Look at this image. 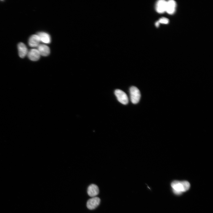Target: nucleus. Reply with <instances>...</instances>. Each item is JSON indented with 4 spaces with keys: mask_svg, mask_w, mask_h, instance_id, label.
Returning <instances> with one entry per match:
<instances>
[{
    "mask_svg": "<svg viewBox=\"0 0 213 213\" xmlns=\"http://www.w3.org/2000/svg\"><path fill=\"white\" fill-rule=\"evenodd\" d=\"M171 186L175 194L180 195L183 192L188 190L190 185L189 182L187 181L174 180L171 183Z\"/></svg>",
    "mask_w": 213,
    "mask_h": 213,
    "instance_id": "f257e3e1",
    "label": "nucleus"
},
{
    "mask_svg": "<svg viewBox=\"0 0 213 213\" xmlns=\"http://www.w3.org/2000/svg\"><path fill=\"white\" fill-rule=\"evenodd\" d=\"M130 93L131 102L133 104L138 103L141 97L140 92L138 88L134 86L131 87L130 89Z\"/></svg>",
    "mask_w": 213,
    "mask_h": 213,
    "instance_id": "f03ea898",
    "label": "nucleus"
},
{
    "mask_svg": "<svg viewBox=\"0 0 213 213\" xmlns=\"http://www.w3.org/2000/svg\"><path fill=\"white\" fill-rule=\"evenodd\" d=\"M114 94L119 102L123 104H126L128 102V99L126 93L120 89H116Z\"/></svg>",
    "mask_w": 213,
    "mask_h": 213,
    "instance_id": "7ed1b4c3",
    "label": "nucleus"
},
{
    "mask_svg": "<svg viewBox=\"0 0 213 213\" xmlns=\"http://www.w3.org/2000/svg\"><path fill=\"white\" fill-rule=\"evenodd\" d=\"M40 42V38L38 35H33L29 38L28 44L30 47H35L38 46Z\"/></svg>",
    "mask_w": 213,
    "mask_h": 213,
    "instance_id": "1a4fd4ad",
    "label": "nucleus"
},
{
    "mask_svg": "<svg viewBox=\"0 0 213 213\" xmlns=\"http://www.w3.org/2000/svg\"><path fill=\"white\" fill-rule=\"evenodd\" d=\"M159 23L158 21L156 22L155 23V26L156 27H158L159 26Z\"/></svg>",
    "mask_w": 213,
    "mask_h": 213,
    "instance_id": "4468645a",
    "label": "nucleus"
},
{
    "mask_svg": "<svg viewBox=\"0 0 213 213\" xmlns=\"http://www.w3.org/2000/svg\"><path fill=\"white\" fill-rule=\"evenodd\" d=\"M176 3L173 0L167 1L166 12L170 14H173L176 10Z\"/></svg>",
    "mask_w": 213,
    "mask_h": 213,
    "instance_id": "423d86ee",
    "label": "nucleus"
},
{
    "mask_svg": "<svg viewBox=\"0 0 213 213\" xmlns=\"http://www.w3.org/2000/svg\"><path fill=\"white\" fill-rule=\"evenodd\" d=\"M100 199L97 197H94L88 200L86 204L88 208L93 210L96 208L99 204Z\"/></svg>",
    "mask_w": 213,
    "mask_h": 213,
    "instance_id": "20e7f679",
    "label": "nucleus"
},
{
    "mask_svg": "<svg viewBox=\"0 0 213 213\" xmlns=\"http://www.w3.org/2000/svg\"><path fill=\"white\" fill-rule=\"evenodd\" d=\"M37 49L40 55L43 56H47L49 55L50 50L49 47L44 44H39L37 47Z\"/></svg>",
    "mask_w": 213,
    "mask_h": 213,
    "instance_id": "9b49d317",
    "label": "nucleus"
},
{
    "mask_svg": "<svg viewBox=\"0 0 213 213\" xmlns=\"http://www.w3.org/2000/svg\"><path fill=\"white\" fill-rule=\"evenodd\" d=\"M37 35L38 36L40 41L46 43H50L51 38L50 35L47 33L43 32H38Z\"/></svg>",
    "mask_w": 213,
    "mask_h": 213,
    "instance_id": "f8f14e48",
    "label": "nucleus"
},
{
    "mask_svg": "<svg viewBox=\"0 0 213 213\" xmlns=\"http://www.w3.org/2000/svg\"><path fill=\"white\" fill-rule=\"evenodd\" d=\"M19 55L21 58H24L27 54L28 51L25 45L22 43H19L18 45Z\"/></svg>",
    "mask_w": 213,
    "mask_h": 213,
    "instance_id": "9d476101",
    "label": "nucleus"
},
{
    "mask_svg": "<svg viewBox=\"0 0 213 213\" xmlns=\"http://www.w3.org/2000/svg\"><path fill=\"white\" fill-rule=\"evenodd\" d=\"M88 195L91 197H94L99 193V189L98 186L94 184L89 185L87 189Z\"/></svg>",
    "mask_w": 213,
    "mask_h": 213,
    "instance_id": "6e6552de",
    "label": "nucleus"
},
{
    "mask_svg": "<svg viewBox=\"0 0 213 213\" xmlns=\"http://www.w3.org/2000/svg\"><path fill=\"white\" fill-rule=\"evenodd\" d=\"M167 1L164 0L157 1L155 4V9L159 13H163L166 12Z\"/></svg>",
    "mask_w": 213,
    "mask_h": 213,
    "instance_id": "39448f33",
    "label": "nucleus"
},
{
    "mask_svg": "<svg viewBox=\"0 0 213 213\" xmlns=\"http://www.w3.org/2000/svg\"><path fill=\"white\" fill-rule=\"evenodd\" d=\"M29 59L32 61H37L40 58V54L37 49H33L28 51L27 54Z\"/></svg>",
    "mask_w": 213,
    "mask_h": 213,
    "instance_id": "0eeeda50",
    "label": "nucleus"
},
{
    "mask_svg": "<svg viewBox=\"0 0 213 213\" xmlns=\"http://www.w3.org/2000/svg\"><path fill=\"white\" fill-rule=\"evenodd\" d=\"M159 23L162 24H167L169 22V19L166 17H163L160 18L158 21Z\"/></svg>",
    "mask_w": 213,
    "mask_h": 213,
    "instance_id": "ddd939ff",
    "label": "nucleus"
}]
</instances>
